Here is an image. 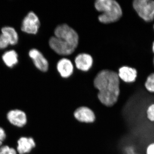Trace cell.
I'll return each mask as SVG.
<instances>
[{
    "label": "cell",
    "instance_id": "1",
    "mask_svg": "<svg viewBox=\"0 0 154 154\" xmlns=\"http://www.w3.org/2000/svg\"><path fill=\"white\" fill-rule=\"evenodd\" d=\"M118 73L108 69L98 73L94 80V85L98 89V98L102 104L111 106L118 100L120 89Z\"/></svg>",
    "mask_w": 154,
    "mask_h": 154
},
{
    "label": "cell",
    "instance_id": "2",
    "mask_svg": "<svg viewBox=\"0 0 154 154\" xmlns=\"http://www.w3.org/2000/svg\"><path fill=\"white\" fill-rule=\"evenodd\" d=\"M79 36L76 31L67 24L58 25L54 30V36L50 38V47L60 55L73 53L79 44Z\"/></svg>",
    "mask_w": 154,
    "mask_h": 154
},
{
    "label": "cell",
    "instance_id": "3",
    "mask_svg": "<svg viewBox=\"0 0 154 154\" xmlns=\"http://www.w3.org/2000/svg\"><path fill=\"white\" fill-rule=\"evenodd\" d=\"M97 11L102 12L98 19L99 22L107 24L118 21L122 15L119 4L114 0H97L94 4Z\"/></svg>",
    "mask_w": 154,
    "mask_h": 154
},
{
    "label": "cell",
    "instance_id": "4",
    "mask_svg": "<svg viewBox=\"0 0 154 154\" xmlns=\"http://www.w3.org/2000/svg\"><path fill=\"white\" fill-rule=\"evenodd\" d=\"M133 6L138 16L146 22L154 19V1L152 0H135Z\"/></svg>",
    "mask_w": 154,
    "mask_h": 154
},
{
    "label": "cell",
    "instance_id": "5",
    "mask_svg": "<svg viewBox=\"0 0 154 154\" xmlns=\"http://www.w3.org/2000/svg\"><path fill=\"white\" fill-rule=\"evenodd\" d=\"M40 23L38 17L33 12H30L22 22V31L29 34H35L38 32Z\"/></svg>",
    "mask_w": 154,
    "mask_h": 154
},
{
    "label": "cell",
    "instance_id": "6",
    "mask_svg": "<svg viewBox=\"0 0 154 154\" xmlns=\"http://www.w3.org/2000/svg\"><path fill=\"white\" fill-rule=\"evenodd\" d=\"M7 118L11 124L17 127H23L28 122L26 113L19 109L10 110L7 113Z\"/></svg>",
    "mask_w": 154,
    "mask_h": 154
},
{
    "label": "cell",
    "instance_id": "7",
    "mask_svg": "<svg viewBox=\"0 0 154 154\" xmlns=\"http://www.w3.org/2000/svg\"><path fill=\"white\" fill-rule=\"evenodd\" d=\"M29 55L38 69L43 72L47 71L49 66L48 61L39 51L36 49H31L29 51Z\"/></svg>",
    "mask_w": 154,
    "mask_h": 154
},
{
    "label": "cell",
    "instance_id": "8",
    "mask_svg": "<svg viewBox=\"0 0 154 154\" xmlns=\"http://www.w3.org/2000/svg\"><path fill=\"white\" fill-rule=\"evenodd\" d=\"M17 151L19 154L30 153L36 147V143L33 138L22 137L17 141Z\"/></svg>",
    "mask_w": 154,
    "mask_h": 154
},
{
    "label": "cell",
    "instance_id": "9",
    "mask_svg": "<svg viewBox=\"0 0 154 154\" xmlns=\"http://www.w3.org/2000/svg\"><path fill=\"white\" fill-rule=\"evenodd\" d=\"M75 62L77 69L82 71L87 72L93 66V59L90 54L82 53L76 57Z\"/></svg>",
    "mask_w": 154,
    "mask_h": 154
},
{
    "label": "cell",
    "instance_id": "10",
    "mask_svg": "<svg viewBox=\"0 0 154 154\" xmlns=\"http://www.w3.org/2000/svg\"><path fill=\"white\" fill-rule=\"evenodd\" d=\"M57 69L61 76L63 78H69L73 72V65L72 62L66 58L62 59L58 62Z\"/></svg>",
    "mask_w": 154,
    "mask_h": 154
},
{
    "label": "cell",
    "instance_id": "11",
    "mask_svg": "<svg viewBox=\"0 0 154 154\" xmlns=\"http://www.w3.org/2000/svg\"><path fill=\"white\" fill-rule=\"evenodd\" d=\"M119 77L126 83L134 82L137 77V72L135 69L124 66L119 69Z\"/></svg>",
    "mask_w": 154,
    "mask_h": 154
},
{
    "label": "cell",
    "instance_id": "12",
    "mask_svg": "<svg viewBox=\"0 0 154 154\" xmlns=\"http://www.w3.org/2000/svg\"><path fill=\"white\" fill-rule=\"evenodd\" d=\"M74 116L82 122H92L95 120V116L92 110L87 107H81L75 110Z\"/></svg>",
    "mask_w": 154,
    "mask_h": 154
},
{
    "label": "cell",
    "instance_id": "13",
    "mask_svg": "<svg viewBox=\"0 0 154 154\" xmlns=\"http://www.w3.org/2000/svg\"><path fill=\"white\" fill-rule=\"evenodd\" d=\"M2 60L6 66L10 68L13 67L18 63V54L14 50L9 51L4 54Z\"/></svg>",
    "mask_w": 154,
    "mask_h": 154
},
{
    "label": "cell",
    "instance_id": "14",
    "mask_svg": "<svg viewBox=\"0 0 154 154\" xmlns=\"http://www.w3.org/2000/svg\"><path fill=\"white\" fill-rule=\"evenodd\" d=\"M2 33L8 38L11 45H15L18 42L19 36L16 30L11 27H5L2 28Z\"/></svg>",
    "mask_w": 154,
    "mask_h": 154
},
{
    "label": "cell",
    "instance_id": "15",
    "mask_svg": "<svg viewBox=\"0 0 154 154\" xmlns=\"http://www.w3.org/2000/svg\"><path fill=\"white\" fill-rule=\"evenodd\" d=\"M145 87L149 93L154 94V73L149 75L147 78L145 83Z\"/></svg>",
    "mask_w": 154,
    "mask_h": 154
},
{
    "label": "cell",
    "instance_id": "16",
    "mask_svg": "<svg viewBox=\"0 0 154 154\" xmlns=\"http://www.w3.org/2000/svg\"><path fill=\"white\" fill-rule=\"evenodd\" d=\"M146 117L149 121L154 122V103L150 104L146 110Z\"/></svg>",
    "mask_w": 154,
    "mask_h": 154
},
{
    "label": "cell",
    "instance_id": "17",
    "mask_svg": "<svg viewBox=\"0 0 154 154\" xmlns=\"http://www.w3.org/2000/svg\"><path fill=\"white\" fill-rule=\"evenodd\" d=\"M0 154H17L15 149L5 145L0 146Z\"/></svg>",
    "mask_w": 154,
    "mask_h": 154
},
{
    "label": "cell",
    "instance_id": "18",
    "mask_svg": "<svg viewBox=\"0 0 154 154\" xmlns=\"http://www.w3.org/2000/svg\"><path fill=\"white\" fill-rule=\"evenodd\" d=\"M11 45L8 38L3 33L0 35V49H3Z\"/></svg>",
    "mask_w": 154,
    "mask_h": 154
},
{
    "label": "cell",
    "instance_id": "19",
    "mask_svg": "<svg viewBox=\"0 0 154 154\" xmlns=\"http://www.w3.org/2000/svg\"><path fill=\"white\" fill-rule=\"evenodd\" d=\"M7 135L5 130L0 127V146H2L3 143L5 140Z\"/></svg>",
    "mask_w": 154,
    "mask_h": 154
},
{
    "label": "cell",
    "instance_id": "20",
    "mask_svg": "<svg viewBox=\"0 0 154 154\" xmlns=\"http://www.w3.org/2000/svg\"><path fill=\"white\" fill-rule=\"evenodd\" d=\"M146 154H154V142L151 143L147 146Z\"/></svg>",
    "mask_w": 154,
    "mask_h": 154
},
{
    "label": "cell",
    "instance_id": "21",
    "mask_svg": "<svg viewBox=\"0 0 154 154\" xmlns=\"http://www.w3.org/2000/svg\"><path fill=\"white\" fill-rule=\"evenodd\" d=\"M152 51L154 53V41L153 42L152 44Z\"/></svg>",
    "mask_w": 154,
    "mask_h": 154
},
{
    "label": "cell",
    "instance_id": "22",
    "mask_svg": "<svg viewBox=\"0 0 154 154\" xmlns=\"http://www.w3.org/2000/svg\"><path fill=\"white\" fill-rule=\"evenodd\" d=\"M153 63H154V57L153 59Z\"/></svg>",
    "mask_w": 154,
    "mask_h": 154
},
{
    "label": "cell",
    "instance_id": "23",
    "mask_svg": "<svg viewBox=\"0 0 154 154\" xmlns=\"http://www.w3.org/2000/svg\"></svg>",
    "mask_w": 154,
    "mask_h": 154
}]
</instances>
